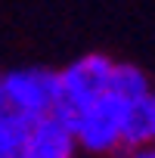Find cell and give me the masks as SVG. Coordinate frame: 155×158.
Masks as SVG:
<instances>
[{"label":"cell","mask_w":155,"mask_h":158,"mask_svg":"<svg viewBox=\"0 0 155 158\" xmlns=\"http://www.w3.org/2000/svg\"><path fill=\"white\" fill-rule=\"evenodd\" d=\"M152 143H155V127H152Z\"/></svg>","instance_id":"9c48e42d"},{"label":"cell","mask_w":155,"mask_h":158,"mask_svg":"<svg viewBox=\"0 0 155 158\" xmlns=\"http://www.w3.org/2000/svg\"><path fill=\"white\" fill-rule=\"evenodd\" d=\"M112 62L106 53H87L78 56L74 62H68L65 68H59V109L56 112H78L90 102H96L106 90H109V74H112Z\"/></svg>","instance_id":"3957f363"},{"label":"cell","mask_w":155,"mask_h":158,"mask_svg":"<svg viewBox=\"0 0 155 158\" xmlns=\"http://www.w3.org/2000/svg\"><path fill=\"white\" fill-rule=\"evenodd\" d=\"M152 127H155V87L149 93H143L140 99H130L124 109V121H121V143L127 146H140V143H152Z\"/></svg>","instance_id":"5b68a950"},{"label":"cell","mask_w":155,"mask_h":158,"mask_svg":"<svg viewBox=\"0 0 155 158\" xmlns=\"http://www.w3.org/2000/svg\"><path fill=\"white\" fill-rule=\"evenodd\" d=\"M124 109L127 99L115 96V93H103L96 102L78 109V112H62L71 124L78 152H84L90 158H115L124 143H121V121H124Z\"/></svg>","instance_id":"6da1fadb"},{"label":"cell","mask_w":155,"mask_h":158,"mask_svg":"<svg viewBox=\"0 0 155 158\" xmlns=\"http://www.w3.org/2000/svg\"><path fill=\"white\" fill-rule=\"evenodd\" d=\"M16 158H78V143L68 118L62 112L31 118Z\"/></svg>","instance_id":"277c9868"},{"label":"cell","mask_w":155,"mask_h":158,"mask_svg":"<svg viewBox=\"0 0 155 158\" xmlns=\"http://www.w3.org/2000/svg\"><path fill=\"white\" fill-rule=\"evenodd\" d=\"M115 158H155V143H140V146H127L121 149Z\"/></svg>","instance_id":"ba28073f"},{"label":"cell","mask_w":155,"mask_h":158,"mask_svg":"<svg viewBox=\"0 0 155 158\" xmlns=\"http://www.w3.org/2000/svg\"><path fill=\"white\" fill-rule=\"evenodd\" d=\"M31 118L13 112V109H0V158H16L22 149V139L28 133Z\"/></svg>","instance_id":"52a82bcc"},{"label":"cell","mask_w":155,"mask_h":158,"mask_svg":"<svg viewBox=\"0 0 155 158\" xmlns=\"http://www.w3.org/2000/svg\"><path fill=\"white\" fill-rule=\"evenodd\" d=\"M152 90L149 74L133 65V62H112V74H109V93L121 96V99H140L143 93Z\"/></svg>","instance_id":"8992f818"},{"label":"cell","mask_w":155,"mask_h":158,"mask_svg":"<svg viewBox=\"0 0 155 158\" xmlns=\"http://www.w3.org/2000/svg\"><path fill=\"white\" fill-rule=\"evenodd\" d=\"M0 96L3 106L25 115V118H40L59 109V71L31 65V68H13L0 71Z\"/></svg>","instance_id":"7a4b0ae2"}]
</instances>
